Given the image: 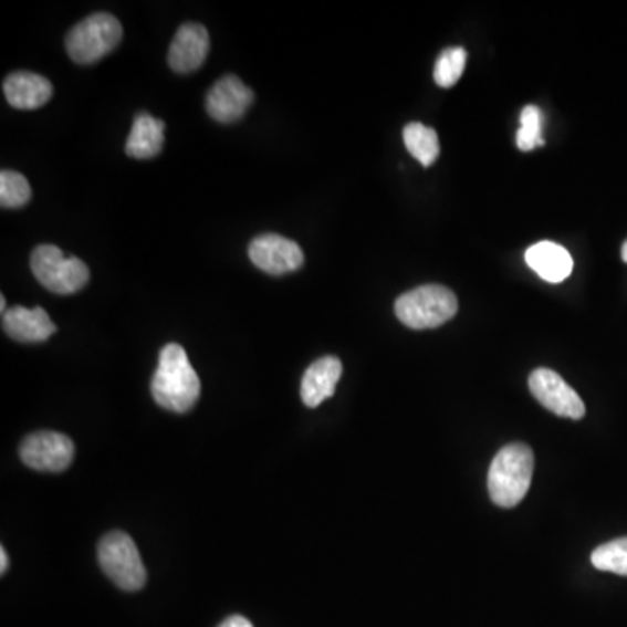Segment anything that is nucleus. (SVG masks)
<instances>
[{
	"instance_id": "f3484780",
	"label": "nucleus",
	"mask_w": 627,
	"mask_h": 627,
	"mask_svg": "<svg viewBox=\"0 0 627 627\" xmlns=\"http://www.w3.org/2000/svg\"><path fill=\"white\" fill-rule=\"evenodd\" d=\"M403 139H405L408 153L420 160L422 166H432L441 153L439 148L438 133L432 127L426 126L422 123H411L405 127L403 132Z\"/></svg>"
},
{
	"instance_id": "20e7f679",
	"label": "nucleus",
	"mask_w": 627,
	"mask_h": 627,
	"mask_svg": "<svg viewBox=\"0 0 627 627\" xmlns=\"http://www.w3.org/2000/svg\"><path fill=\"white\" fill-rule=\"evenodd\" d=\"M123 27L108 13H96L81 21L66 35V53L81 65H91L119 45Z\"/></svg>"
},
{
	"instance_id": "b1692460",
	"label": "nucleus",
	"mask_w": 627,
	"mask_h": 627,
	"mask_svg": "<svg viewBox=\"0 0 627 627\" xmlns=\"http://www.w3.org/2000/svg\"><path fill=\"white\" fill-rule=\"evenodd\" d=\"M620 257H623L624 262L627 263V241L623 244V251H620Z\"/></svg>"
},
{
	"instance_id": "6ab92c4d",
	"label": "nucleus",
	"mask_w": 627,
	"mask_h": 627,
	"mask_svg": "<svg viewBox=\"0 0 627 627\" xmlns=\"http://www.w3.org/2000/svg\"><path fill=\"white\" fill-rule=\"evenodd\" d=\"M468 63V53L463 48H448L438 58L435 66V81L439 87L456 86L462 77L463 69Z\"/></svg>"
},
{
	"instance_id": "f257e3e1",
	"label": "nucleus",
	"mask_w": 627,
	"mask_h": 627,
	"mask_svg": "<svg viewBox=\"0 0 627 627\" xmlns=\"http://www.w3.org/2000/svg\"><path fill=\"white\" fill-rule=\"evenodd\" d=\"M150 389L157 405L165 410L185 414L196 405L201 394V380L181 345L168 344L160 351Z\"/></svg>"
},
{
	"instance_id": "9d476101",
	"label": "nucleus",
	"mask_w": 627,
	"mask_h": 627,
	"mask_svg": "<svg viewBox=\"0 0 627 627\" xmlns=\"http://www.w3.org/2000/svg\"><path fill=\"white\" fill-rule=\"evenodd\" d=\"M253 91L236 75H226L209 90L206 111L217 123L230 124L241 119L253 103Z\"/></svg>"
},
{
	"instance_id": "1a4fd4ad",
	"label": "nucleus",
	"mask_w": 627,
	"mask_h": 627,
	"mask_svg": "<svg viewBox=\"0 0 627 627\" xmlns=\"http://www.w3.org/2000/svg\"><path fill=\"white\" fill-rule=\"evenodd\" d=\"M251 262L271 275L290 274L304 265V251L292 239L278 234H263L250 244Z\"/></svg>"
},
{
	"instance_id": "2eb2a0df",
	"label": "nucleus",
	"mask_w": 627,
	"mask_h": 627,
	"mask_svg": "<svg viewBox=\"0 0 627 627\" xmlns=\"http://www.w3.org/2000/svg\"><path fill=\"white\" fill-rule=\"evenodd\" d=\"M526 263L533 272H537L539 278L547 283H562L574 269V260L565 248L556 242L542 241L533 244L526 250Z\"/></svg>"
},
{
	"instance_id": "0eeeda50",
	"label": "nucleus",
	"mask_w": 627,
	"mask_h": 627,
	"mask_svg": "<svg viewBox=\"0 0 627 627\" xmlns=\"http://www.w3.org/2000/svg\"><path fill=\"white\" fill-rule=\"evenodd\" d=\"M529 386L533 398L551 414L572 420H581L586 415V406L581 396L553 369H533Z\"/></svg>"
},
{
	"instance_id": "423d86ee",
	"label": "nucleus",
	"mask_w": 627,
	"mask_h": 627,
	"mask_svg": "<svg viewBox=\"0 0 627 627\" xmlns=\"http://www.w3.org/2000/svg\"><path fill=\"white\" fill-rule=\"evenodd\" d=\"M102 571L124 591H138L147 583V571L139 557L138 547L129 535L112 532L98 545Z\"/></svg>"
},
{
	"instance_id": "7ed1b4c3",
	"label": "nucleus",
	"mask_w": 627,
	"mask_h": 627,
	"mask_svg": "<svg viewBox=\"0 0 627 627\" xmlns=\"http://www.w3.org/2000/svg\"><path fill=\"white\" fill-rule=\"evenodd\" d=\"M396 316L411 330L438 328L459 311L456 293L441 284H426L396 300Z\"/></svg>"
},
{
	"instance_id": "9b49d317",
	"label": "nucleus",
	"mask_w": 627,
	"mask_h": 627,
	"mask_svg": "<svg viewBox=\"0 0 627 627\" xmlns=\"http://www.w3.org/2000/svg\"><path fill=\"white\" fill-rule=\"evenodd\" d=\"M208 51V30L199 23H185L169 45V66L177 74H190L205 63Z\"/></svg>"
},
{
	"instance_id": "ddd939ff",
	"label": "nucleus",
	"mask_w": 627,
	"mask_h": 627,
	"mask_svg": "<svg viewBox=\"0 0 627 627\" xmlns=\"http://www.w3.org/2000/svg\"><path fill=\"white\" fill-rule=\"evenodd\" d=\"M342 377V363L338 357L324 356L312 363L302 378V401L309 408H316L324 399L332 398L336 384Z\"/></svg>"
},
{
	"instance_id": "39448f33",
	"label": "nucleus",
	"mask_w": 627,
	"mask_h": 627,
	"mask_svg": "<svg viewBox=\"0 0 627 627\" xmlns=\"http://www.w3.org/2000/svg\"><path fill=\"white\" fill-rule=\"evenodd\" d=\"M30 267L39 283L58 295L81 292L90 281V269L86 263L75 257L66 259L63 251L53 244H41L35 248L30 259Z\"/></svg>"
},
{
	"instance_id": "4468645a",
	"label": "nucleus",
	"mask_w": 627,
	"mask_h": 627,
	"mask_svg": "<svg viewBox=\"0 0 627 627\" xmlns=\"http://www.w3.org/2000/svg\"><path fill=\"white\" fill-rule=\"evenodd\" d=\"M4 96L9 105L20 111H35L50 102L53 84L32 72H17L4 81Z\"/></svg>"
},
{
	"instance_id": "f8f14e48",
	"label": "nucleus",
	"mask_w": 627,
	"mask_h": 627,
	"mask_svg": "<svg viewBox=\"0 0 627 627\" xmlns=\"http://www.w3.org/2000/svg\"><path fill=\"white\" fill-rule=\"evenodd\" d=\"M2 326L13 341L23 344L44 342L56 332V324L42 307H13L2 314Z\"/></svg>"
},
{
	"instance_id": "a211bd4d",
	"label": "nucleus",
	"mask_w": 627,
	"mask_h": 627,
	"mask_svg": "<svg viewBox=\"0 0 627 627\" xmlns=\"http://www.w3.org/2000/svg\"><path fill=\"white\" fill-rule=\"evenodd\" d=\"M591 563L598 571L627 577V537L615 539L596 547L591 554Z\"/></svg>"
},
{
	"instance_id": "412c9836",
	"label": "nucleus",
	"mask_w": 627,
	"mask_h": 627,
	"mask_svg": "<svg viewBox=\"0 0 627 627\" xmlns=\"http://www.w3.org/2000/svg\"><path fill=\"white\" fill-rule=\"evenodd\" d=\"M520 121L521 127L516 136L518 148L523 150V153H530V150L539 147V145H544V138H542L541 108L535 107V105H529V107L521 111Z\"/></svg>"
},
{
	"instance_id": "6e6552de",
	"label": "nucleus",
	"mask_w": 627,
	"mask_h": 627,
	"mask_svg": "<svg viewBox=\"0 0 627 627\" xmlns=\"http://www.w3.org/2000/svg\"><path fill=\"white\" fill-rule=\"evenodd\" d=\"M21 460L42 472H62L74 460L75 448L69 436L42 431L30 435L20 447Z\"/></svg>"
},
{
	"instance_id": "f03ea898",
	"label": "nucleus",
	"mask_w": 627,
	"mask_h": 627,
	"mask_svg": "<svg viewBox=\"0 0 627 627\" xmlns=\"http://www.w3.org/2000/svg\"><path fill=\"white\" fill-rule=\"evenodd\" d=\"M532 476L533 451L523 443L508 445L493 457L488 492L499 508H516L529 493Z\"/></svg>"
},
{
	"instance_id": "4be33fe9",
	"label": "nucleus",
	"mask_w": 627,
	"mask_h": 627,
	"mask_svg": "<svg viewBox=\"0 0 627 627\" xmlns=\"http://www.w3.org/2000/svg\"><path fill=\"white\" fill-rule=\"evenodd\" d=\"M220 627H253V624L241 615H234V617H229L226 623H222Z\"/></svg>"
},
{
	"instance_id": "dca6fc26",
	"label": "nucleus",
	"mask_w": 627,
	"mask_h": 627,
	"mask_svg": "<svg viewBox=\"0 0 627 627\" xmlns=\"http://www.w3.org/2000/svg\"><path fill=\"white\" fill-rule=\"evenodd\" d=\"M165 145V123L153 115H136L132 133L127 136L126 154L133 159H153Z\"/></svg>"
},
{
	"instance_id": "393cba45",
	"label": "nucleus",
	"mask_w": 627,
	"mask_h": 627,
	"mask_svg": "<svg viewBox=\"0 0 627 627\" xmlns=\"http://www.w3.org/2000/svg\"><path fill=\"white\" fill-rule=\"evenodd\" d=\"M0 309H2V314L6 312V299L4 296H0Z\"/></svg>"
},
{
	"instance_id": "aec40b11",
	"label": "nucleus",
	"mask_w": 627,
	"mask_h": 627,
	"mask_svg": "<svg viewBox=\"0 0 627 627\" xmlns=\"http://www.w3.org/2000/svg\"><path fill=\"white\" fill-rule=\"evenodd\" d=\"M29 180L17 171L0 173V205L2 208H21L30 201Z\"/></svg>"
},
{
	"instance_id": "5701e85b",
	"label": "nucleus",
	"mask_w": 627,
	"mask_h": 627,
	"mask_svg": "<svg viewBox=\"0 0 627 627\" xmlns=\"http://www.w3.org/2000/svg\"><path fill=\"white\" fill-rule=\"evenodd\" d=\"M9 568V557L4 547H0V574L4 575Z\"/></svg>"
}]
</instances>
